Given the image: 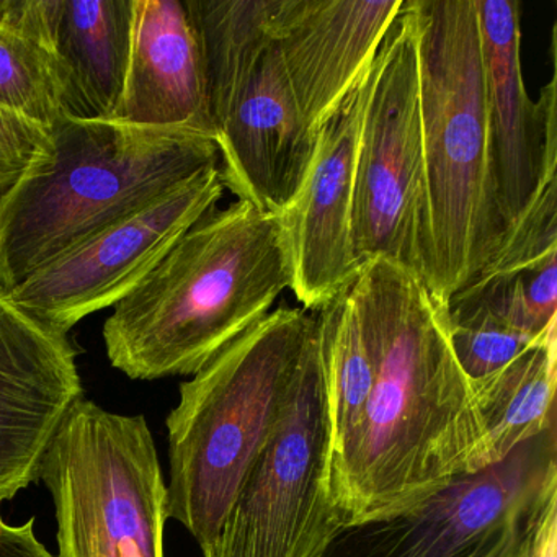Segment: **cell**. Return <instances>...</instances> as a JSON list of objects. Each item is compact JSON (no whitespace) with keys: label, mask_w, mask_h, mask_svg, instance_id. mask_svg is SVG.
<instances>
[{"label":"cell","mask_w":557,"mask_h":557,"mask_svg":"<svg viewBox=\"0 0 557 557\" xmlns=\"http://www.w3.org/2000/svg\"><path fill=\"white\" fill-rule=\"evenodd\" d=\"M373 384L360 422L329 456L342 527L393 517L479 471L484 430L449 342L446 308L384 259L351 280Z\"/></svg>","instance_id":"6da1fadb"},{"label":"cell","mask_w":557,"mask_h":557,"mask_svg":"<svg viewBox=\"0 0 557 557\" xmlns=\"http://www.w3.org/2000/svg\"><path fill=\"white\" fill-rule=\"evenodd\" d=\"M292 285L282 214L243 200L213 208L113 306L103 324L110 363L132 380L197 374Z\"/></svg>","instance_id":"7a4b0ae2"},{"label":"cell","mask_w":557,"mask_h":557,"mask_svg":"<svg viewBox=\"0 0 557 557\" xmlns=\"http://www.w3.org/2000/svg\"><path fill=\"white\" fill-rule=\"evenodd\" d=\"M50 151L0 194V289L11 293L84 240L220 168L210 136L63 115Z\"/></svg>","instance_id":"3957f363"},{"label":"cell","mask_w":557,"mask_h":557,"mask_svg":"<svg viewBox=\"0 0 557 557\" xmlns=\"http://www.w3.org/2000/svg\"><path fill=\"white\" fill-rule=\"evenodd\" d=\"M318 315L280 308L231 342L169 413L168 513L207 553L292 394Z\"/></svg>","instance_id":"277c9868"},{"label":"cell","mask_w":557,"mask_h":557,"mask_svg":"<svg viewBox=\"0 0 557 557\" xmlns=\"http://www.w3.org/2000/svg\"><path fill=\"white\" fill-rule=\"evenodd\" d=\"M409 4L416 22L432 233L429 292L446 308L495 259L481 28L475 0Z\"/></svg>","instance_id":"5b68a950"},{"label":"cell","mask_w":557,"mask_h":557,"mask_svg":"<svg viewBox=\"0 0 557 557\" xmlns=\"http://www.w3.org/2000/svg\"><path fill=\"white\" fill-rule=\"evenodd\" d=\"M224 188L285 214L314 162L318 133L296 103L269 32L267 0H190Z\"/></svg>","instance_id":"8992f818"},{"label":"cell","mask_w":557,"mask_h":557,"mask_svg":"<svg viewBox=\"0 0 557 557\" xmlns=\"http://www.w3.org/2000/svg\"><path fill=\"white\" fill-rule=\"evenodd\" d=\"M58 521V557H164L168 485L145 416L81 399L40 472Z\"/></svg>","instance_id":"52a82bcc"},{"label":"cell","mask_w":557,"mask_h":557,"mask_svg":"<svg viewBox=\"0 0 557 557\" xmlns=\"http://www.w3.org/2000/svg\"><path fill=\"white\" fill-rule=\"evenodd\" d=\"M554 524L556 423L400 513L345 524L319 557H521Z\"/></svg>","instance_id":"ba28073f"},{"label":"cell","mask_w":557,"mask_h":557,"mask_svg":"<svg viewBox=\"0 0 557 557\" xmlns=\"http://www.w3.org/2000/svg\"><path fill=\"white\" fill-rule=\"evenodd\" d=\"M351 249L358 270L384 259L419 276L429 288L432 233L409 0H404L371 64L358 133Z\"/></svg>","instance_id":"9c48e42d"},{"label":"cell","mask_w":557,"mask_h":557,"mask_svg":"<svg viewBox=\"0 0 557 557\" xmlns=\"http://www.w3.org/2000/svg\"><path fill=\"white\" fill-rule=\"evenodd\" d=\"M329 453L318 322L282 416L203 557H319L342 528L329 497Z\"/></svg>","instance_id":"30bf717a"},{"label":"cell","mask_w":557,"mask_h":557,"mask_svg":"<svg viewBox=\"0 0 557 557\" xmlns=\"http://www.w3.org/2000/svg\"><path fill=\"white\" fill-rule=\"evenodd\" d=\"M223 194L220 168L200 172L51 260L9 296L41 324L70 334L87 315L122 301Z\"/></svg>","instance_id":"8fae6325"},{"label":"cell","mask_w":557,"mask_h":557,"mask_svg":"<svg viewBox=\"0 0 557 557\" xmlns=\"http://www.w3.org/2000/svg\"><path fill=\"white\" fill-rule=\"evenodd\" d=\"M475 8L484 58L495 262L544 188L557 181L556 77L533 102L521 70L520 4L515 0H475Z\"/></svg>","instance_id":"7c38bea8"},{"label":"cell","mask_w":557,"mask_h":557,"mask_svg":"<svg viewBox=\"0 0 557 557\" xmlns=\"http://www.w3.org/2000/svg\"><path fill=\"white\" fill-rule=\"evenodd\" d=\"M76 358L70 334L0 289V505L40 481L51 442L84 399Z\"/></svg>","instance_id":"4fadbf2b"},{"label":"cell","mask_w":557,"mask_h":557,"mask_svg":"<svg viewBox=\"0 0 557 557\" xmlns=\"http://www.w3.org/2000/svg\"><path fill=\"white\" fill-rule=\"evenodd\" d=\"M404 0H269V32L302 119L321 132L370 70Z\"/></svg>","instance_id":"5bb4252c"},{"label":"cell","mask_w":557,"mask_h":557,"mask_svg":"<svg viewBox=\"0 0 557 557\" xmlns=\"http://www.w3.org/2000/svg\"><path fill=\"white\" fill-rule=\"evenodd\" d=\"M370 71L371 66L322 125L305 187L282 214L292 246V289L308 311H318L358 273L351 249V207Z\"/></svg>","instance_id":"9a60e30c"},{"label":"cell","mask_w":557,"mask_h":557,"mask_svg":"<svg viewBox=\"0 0 557 557\" xmlns=\"http://www.w3.org/2000/svg\"><path fill=\"white\" fill-rule=\"evenodd\" d=\"M110 120L191 129L214 141L203 51L187 0H135L125 86Z\"/></svg>","instance_id":"2e32d148"},{"label":"cell","mask_w":557,"mask_h":557,"mask_svg":"<svg viewBox=\"0 0 557 557\" xmlns=\"http://www.w3.org/2000/svg\"><path fill=\"white\" fill-rule=\"evenodd\" d=\"M45 12L64 115L112 119L128 70L135 0H45Z\"/></svg>","instance_id":"e0dca14e"},{"label":"cell","mask_w":557,"mask_h":557,"mask_svg":"<svg viewBox=\"0 0 557 557\" xmlns=\"http://www.w3.org/2000/svg\"><path fill=\"white\" fill-rule=\"evenodd\" d=\"M557 324L520 357L471 383L484 430L479 471L556 423Z\"/></svg>","instance_id":"ac0fdd59"},{"label":"cell","mask_w":557,"mask_h":557,"mask_svg":"<svg viewBox=\"0 0 557 557\" xmlns=\"http://www.w3.org/2000/svg\"><path fill=\"white\" fill-rule=\"evenodd\" d=\"M0 109L47 133L64 115L45 0H0Z\"/></svg>","instance_id":"d6986e66"},{"label":"cell","mask_w":557,"mask_h":557,"mask_svg":"<svg viewBox=\"0 0 557 557\" xmlns=\"http://www.w3.org/2000/svg\"><path fill=\"white\" fill-rule=\"evenodd\" d=\"M314 312L331 417L332 453L360 422L373 384V361L361 332L351 282Z\"/></svg>","instance_id":"ffe728a7"},{"label":"cell","mask_w":557,"mask_h":557,"mask_svg":"<svg viewBox=\"0 0 557 557\" xmlns=\"http://www.w3.org/2000/svg\"><path fill=\"white\" fill-rule=\"evenodd\" d=\"M446 318L456 360L471 383L507 367L546 335L533 337L521 331L468 289L449 299Z\"/></svg>","instance_id":"44dd1931"},{"label":"cell","mask_w":557,"mask_h":557,"mask_svg":"<svg viewBox=\"0 0 557 557\" xmlns=\"http://www.w3.org/2000/svg\"><path fill=\"white\" fill-rule=\"evenodd\" d=\"M50 151L48 133L22 116L0 109V194Z\"/></svg>","instance_id":"7402d4cb"},{"label":"cell","mask_w":557,"mask_h":557,"mask_svg":"<svg viewBox=\"0 0 557 557\" xmlns=\"http://www.w3.org/2000/svg\"><path fill=\"white\" fill-rule=\"evenodd\" d=\"M35 518L12 527L0 517V557H58L35 536Z\"/></svg>","instance_id":"603a6c76"},{"label":"cell","mask_w":557,"mask_h":557,"mask_svg":"<svg viewBox=\"0 0 557 557\" xmlns=\"http://www.w3.org/2000/svg\"><path fill=\"white\" fill-rule=\"evenodd\" d=\"M521 557H557V527L547 530Z\"/></svg>","instance_id":"cb8c5ba5"}]
</instances>
